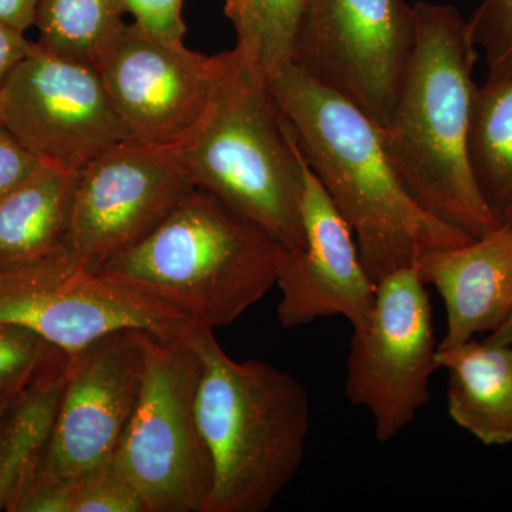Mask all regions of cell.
<instances>
[{"instance_id":"13","label":"cell","mask_w":512,"mask_h":512,"mask_svg":"<svg viewBox=\"0 0 512 512\" xmlns=\"http://www.w3.org/2000/svg\"><path fill=\"white\" fill-rule=\"evenodd\" d=\"M147 333H111L69 357L40 473L74 480L114 456L143 386Z\"/></svg>"},{"instance_id":"27","label":"cell","mask_w":512,"mask_h":512,"mask_svg":"<svg viewBox=\"0 0 512 512\" xmlns=\"http://www.w3.org/2000/svg\"><path fill=\"white\" fill-rule=\"evenodd\" d=\"M43 163L0 123V197L28 180Z\"/></svg>"},{"instance_id":"21","label":"cell","mask_w":512,"mask_h":512,"mask_svg":"<svg viewBox=\"0 0 512 512\" xmlns=\"http://www.w3.org/2000/svg\"><path fill=\"white\" fill-rule=\"evenodd\" d=\"M121 0H39L37 46L52 55L99 66L123 25Z\"/></svg>"},{"instance_id":"28","label":"cell","mask_w":512,"mask_h":512,"mask_svg":"<svg viewBox=\"0 0 512 512\" xmlns=\"http://www.w3.org/2000/svg\"><path fill=\"white\" fill-rule=\"evenodd\" d=\"M36 42L26 39L25 32L0 23V90L16 64L32 52Z\"/></svg>"},{"instance_id":"24","label":"cell","mask_w":512,"mask_h":512,"mask_svg":"<svg viewBox=\"0 0 512 512\" xmlns=\"http://www.w3.org/2000/svg\"><path fill=\"white\" fill-rule=\"evenodd\" d=\"M471 39L483 52L487 80L512 77V0H483L468 20Z\"/></svg>"},{"instance_id":"20","label":"cell","mask_w":512,"mask_h":512,"mask_svg":"<svg viewBox=\"0 0 512 512\" xmlns=\"http://www.w3.org/2000/svg\"><path fill=\"white\" fill-rule=\"evenodd\" d=\"M309 0H227L225 16L237 36L235 52L259 79L291 66Z\"/></svg>"},{"instance_id":"22","label":"cell","mask_w":512,"mask_h":512,"mask_svg":"<svg viewBox=\"0 0 512 512\" xmlns=\"http://www.w3.org/2000/svg\"><path fill=\"white\" fill-rule=\"evenodd\" d=\"M69 356L23 326L0 323V402H12L66 365Z\"/></svg>"},{"instance_id":"19","label":"cell","mask_w":512,"mask_h":512,"mask_svg":"<svg viewBox=\"0 0 512 512\" xmlns=\"http://www.w3.org/2000/svg\"><path fill=\"white\" fill-rule=\"evenodd\" d=\"M70 357V356H69ZM66 365L22 394L0 430V511L45 456L67 379Z\"/></svg>"},{"instance_id":"1","label":"cell","mask_w":512,"mask_h":512,"mask_svg":"<svg viewBox=\"0 0 512 512\" xmlns=\"http://www.w3.org/2000/svg\"><path fill=\"white\" fill-rule=\"evenodd\" d=\"M266 86L291 126L303 160L352 229L376 284L416 265L424 252L473 241L414 200L384 151L379 126L352 101L293 64Z\"/></svg>"},{"instance_id":"17","label":"cell","mask_w":512,"mask_h":512,"mask_svg":"<svg viewBox=\"0 0 512 512\" xmlns=\"http://www.w3.org/2000/svg\"><path fill=\"white\" fill-rule=\"evenodd\" d=\"M80 171L43 163L0 197V271L67 248Z\"/></svg>"},{"instance_id":"5","label":"cell","mask_w":512,"mask_h":512,"mask_svg":"<svg viewBox=\"0 0 512 512\" xmlns=\"http://www.w3.org/2000/svg\"><path fill=\"white\" fill-rule=\"evenodd\" d=\"M177 154L195 187L264 229L286 251L305 245V160L268 86L238 53L210 117Z\"/></svg>"},{"instance_id":"25","label":"cell","mask_w":512,"mask_h":512,"mask_svg":"<svg viewBox=\"0 0 512 512\" xmlns=\"http://www.w3.org/2000/svg\"><path fill=\"white\" fill-rule=\"evenodd\" d=\"M74 493L76 478L64 480L47 476L36 468L13 494L6 511L72 512Z\"/></svg>"},{"instance_id":"7","label":"cell","mask_w":512,"mask_h":512,"mask_svg":"<svg viewBox=\"0 0 512 512\" xmlns=\"http://www.w3.org/2000/svg\"><path fill=\"white\" fill-rule=\"evenodd\" d=\"M0 323L23 326L67 356L121 330L181 338L180 309L93 271L69 248L0 271Z\"/></svg>"},{"instance_id":"23","label":"cell","mask_w":512,"mask_h":512,"mask_svg":"<svg viewBox=\"0 0 512 512\" xmlns=\"http://www.w3.org/2000/svg\"><path fill=\"white\" fill-rule=\"evenodd\" d=\"M72 512H147L116 456L76 478Z\"/></svg>"},{"instance_id":"3","label":"cell","mask_w":512,"mask_h":512,"mask_svg":"<svg viewBox=\"0 0 512 512\" xmlns=\"http://www.w3.org/2000/svg\"><path fill=\"white\" fill-rule=\"evenodd\" d=\"M184 338L201 362L195 419L211 477L204 512L268 511L305 457L308 389L264 360L232 359L214 330L194 323Z\"/></svg>"},{"instance_id":"15","label":"cell","mask_w":512,"mask_h":512,"mask_svg":"<svg viewBox=\"0 0 512 512\" xmlns=\"http://www.w3.org/2000/svg\"><path fill=\"white\" fill-rule=\"evenodd\" d=\"M427 286L446 308V335L439 349H451L483 333H494L512 313V227L500 225L467 244L433 249L417 259Z\"/></svg>"},{"instance_id":"9","label":"cell","mask_w":512,"mask_h":512,"mask_svg":"<svg viewBox=\"0 0 512 512\" xmlns=\"http://www.w3.org/2000/svg\"><path fill=\"white\" fill-rule=\"evenodd\" d=\"M235 63V50L202 55L123 23L97 69L131 140L178 151L210 117Z\"/></svg>"},{"instance_id":"29","label":"cell","mask_w":512,"mask_h":512,"mask_svg":"<svg viewBox=\"0 0 512 512\" xmlns=\"http://www.w3.org/2000/svg\"><path fill=\"white\" fill-rule=\"evenodd\" d=\"M39 0H0V23L26 32L35 26Z\"/></svg>"},{"instance_id":"6","label":"cell","mask_w":512,"mask_h":512,"mask_svg":"<svg viewBox=\"0 0 512 512\" xmlns=\"http://www.w3.org/2000/svg\"><path fill=\"white\" fill-rule=\"evenodd\" d=\"M201 362L181 338L146 335L140 397L116 456L147 512H204L211 477L195 419Z\"/></svg>"},{"instance_id":"11","label":"cell","mask_w":512,"mask_h":512,"mask_svg":"<svg viewBox=\"0 0 512 512\" xmlns=\"http://www.w3.org/2000/svg\"><path fill=\"white\" fill-rule=\"evenodd\" d=\"M0 123L40 160L73 171L131 140L99 69L37 43L0 90Z\"/></svg>"},{"instance_id":"4","label":"cell","mask_w":512,"mask_h":512,"mask_svg":"<svg viewBox=\"0 0 512 512\" xmlns=\"http://www.w3.org/2000/svg\"><path fill=\"white\" fill-rule=\"evenodd\" d=\"M285 251L264 229L195 188L146 239L96 271L215 330L276 286Z\"/></svg>"},{"instance_id":"16","label":"cell","mask_w":512,"mask_h":512,"mask_svg":"<svg viewBox=\"0 0 512 512\" xmlns=\"http://www.w3.org/2000/svg\"><path fill=\"white\" fill-rule=\"evenodd\" d=\"M450 419L484 446L512 443V345L468 340L437 350Z\"/></svg>"},{"instance_id":"26","label":"cell","mask_w":512,"mask_h":512,"mask_svg":"<svg viewBox=\"0 0 512 512\" xmlns=\"http://www.w3.org/2000/svg\"><path fill=\"white\" fill-rule=\"evenodd\" d=\"M185 0H121L124 13H130L138 28L161 42L184 45L187 32L183 18Z\"/></svg>"},{"instance_id":"12","label":"cell","mask_w":512,"mask_h":512,"mask_svg":"<svg viewBox=\"0 0 512 512\" xmlns=\"http://www.w3.org/2000/svg\"><path fill=\"white\" fill-rule=\"evenodd\" d=\"M195 188L177 151L124 141L80 171L67 248L96 271L146 239Z\"/></svg>"},{"instance_id":"14","label":"cell","mask_w":512,"mask_h":512,"mask_svg":"<svg viewBox=\"0 0 512 512\" xmlns=\"http://www.w3.org/2000/svg\"><path fill=\"white\" fill-rule=\"evenodd\" d=\"M302 222L305 245L285 251L279 265V323L295 329L343 316L352 328L363 325L375 309L377 284L363 265L348 222L306 161Z\"/></svg>"},{"instance_id":"30","label":"cell","mask_w":512,"mask_h":512,"mask_svg":"<svg viewBox=\"0 0 512 512\" xmlns=\"http://www.w3.org/2000/svg\"><path fill=\"white\" fill-rule=\"evenodd\" d=\"M485 339L493 343H500V345H512V313L500 329L495 330Z\"/></svg>"},{"instance_id":"10","label":"cell","mask_w":512,"mask_h":512,"mask_svg":"<svg viewBox=\"0 0 512 512\" xmlns=\"http://www.w3.org/2000/svg\"><path fill=\"white\" fill-rule=\"evenodd\" d=\"M416 37L404 0H309L292 64L382 127L392 114Z\"/></svg>"},{"instance_id":"18","label":"cell","mask_w":512,"mask_h":512,"mask_svg":"<svg viewBox=\"0 0 512 512\" xmlns=\"http://www.w3.org/2000/svg\"><path fill=\"white\" fill-rule=\"evenodd\" d=\"M468 150L485 205L498 225L512 227V77L478 87Z\"/></svg>"},{"instance_id":"8","label":"cell","mask_w":512,"mask_h":512,"mask_svg":"<svg viewBox=\"0 0 512 512\" xmlns=\"http://www.w3.org/2000/svg\"><path fill=\"white\" fill-rule=\"evenodd\" d=\"M416 265L377 282L366 323L352 328L345 396L367 410L379 443H389L429 403L437 366L433 309Z\"/></svg>"},{"instance_id":"31","label":"cell","mask_w":512,"mask_h":512,"mask_svg":"<svg viewBox=\"0 0 512 512\" xmlns=\"http://www.w3.org/2000/svg\"><path fill=\"white\" fill-rule=\"evenodd\" d=\"M16 400H12V402H0V430H2L6 417H8L10 409H12L13 403H15Z\"/></svg>"},{"instance_id":"2","label":"cell","mask_w":512,"mask_h":512,"mask_svg":"<svg viewBox=\"0 0 512 512\" xmlns=\"http://www.w3.org/2000/svg\"><path fill=\"white\" fill-rule=\"evenodd\" d=\"M414 13L412 56L380 137L414 200L477 239L500 227L478 190L468 150L477 49L454 6L417 2Z\"/></svg>"}]
</instances>
